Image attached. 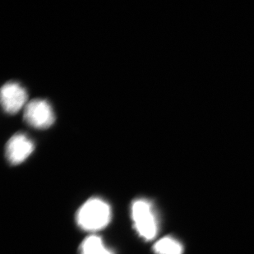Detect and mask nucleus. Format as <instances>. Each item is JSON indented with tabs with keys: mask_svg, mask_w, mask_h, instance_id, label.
I'll return each mask as SVG.
<instances>
[{
	"mask_svg": "<svg viewBox=\"0 0 254 254\" xmlns=\"http://www.w3.org/2000/svg\"><path fill=\"white\" fill-rule=\"evenodd\" d=\"M77 223L86 231H97L108 226L111 220V208L106 201L94 197L89 199L77 211Z\"/></svg>",
	"mask_w": 254,
	"mask_h": 254,
	"instance_id": "f257e3e1",
	"label": "nucleus"
},
{
	"mask_svg": "<svg viewBox=\"0 0 254 254\" xmlns=\"http://www.w3.org/2000/svg\"><path fill=\"white\" fill-rule=\"evenodd\" d=\"M132 219L135 230L146 241L156 238L158 233V220L151 201L140 198L132 202Z\"/></svg>",
	"mask_w": 254,
	"mask_h": 254,
	"instance_id": "f03ea898",
	"label": "nucleus"
},
{
	"mask_svg": "<svg viewBox=\"0 0 254 254\" xmlns=\"http://www.w3.org/2000/svg\"><path fill=\"white\" fill-rule=\"evenodd\" d=\"M23 117L29 125L39 129L48 128L56 120L51 105L41 99H36L27 104Z\"/></svg>",
	"mask_w": 254,
	"mask_h": 254,
	"instance_id": "7ed1b4c3",
	"label": "nucleus"
},
{
	"mask_svg": "<svg viewBox=\"0 0 254 254\" xmlns=\"http://www.w3.org/2000/svg\"><path fill=\"white\" fill-rule=\"evenodd\" d=\"M27 93L21 85L7 82L1 89V103L5 112L14 115L27 106Z\"/></svg>",
	"mask_w": 254,
	"mask_h": 254,
	"instance_id": "20e7f679",
	"label": "nucleus"
},
{
	"mask_svg": "<svg viewBox=\"0 0 254 254\" xmlns=\"http://www.w3.org/2000/svg\"><path fill=\"white\" fill-rule=\"evenodd\" d=\"M34 151L33 141L24 133L13 135L6 144V157L12 165L26 161Z\"/></svg>",
	"mask_w": 254,
	"mask_h": 254,
	"instance_id": "39448f33",
	"label": "nucleus"
},
{
	"mask_svg": "<svg viewBox=\"0 0 254 254\" xmlns=\"http://www.w3.org/2000/svg\"><path fill=\"white\" fill-rule=\"evenodd\" d=\"M81 254H114L111 250H109L101 237L96 235H91L86 238L82 242L80 248Z\"/></svg>",
	"mask_w": 254,
	"mask_h": 254,
	"instance_id": "423d86ee",
	"label": "nucleus"
},
{
	"mask_svg": "<svg viewBox=\"0 0 254 254\" xmlns=\"http://www.w3.org/2000/svg\"><path fill=\"white\" fill-rule=\"evenodd\" d=\"M156 254H183L184 247L175 238L167 236L158 240L153 246Z\"/></svg>",
	"mask_w": 254,
	"mask_h": 254,
	"instance_id": "0eeeda50",
	"label": "nucleus"
}]
</instances>
